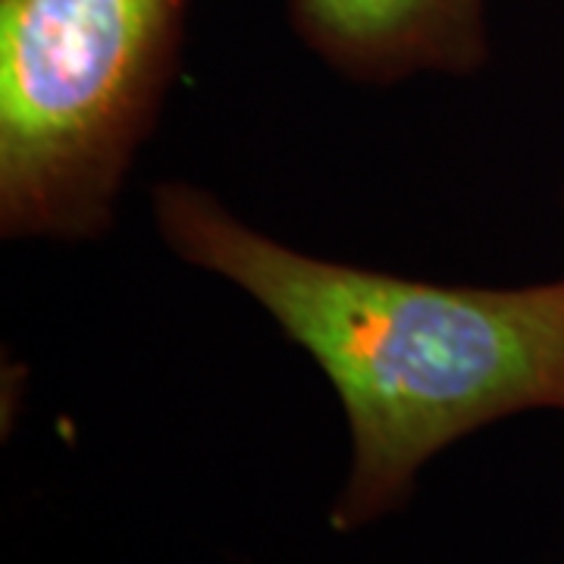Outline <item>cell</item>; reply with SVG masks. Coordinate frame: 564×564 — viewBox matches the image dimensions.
<instances>
[{
  "label": "cell",
  "instance_id": "cell-1",
  "mask_svg": "<svg viewBox=\"0 0 564 564\" xmlns=\"http://www.w3.org/2000/svg\"><path fill=\"white\" fill-rule=\"evenodd\" d=\"M158 220L182 261L245 289L339 392L351 470L329 521L343 533L404 505L455 440L533 408L564 411V280L462 289L321 261L182 182L158 188Z\"/></svg>",
  "mask_w": 564,
  "mask_h": 564
},
{
  "label": "cell",
  "instance_id": "cell-2",
  "mask_svg": "<svg viewBox=\"0 0 564 564\" xmlns=\"http://www.w3.org/2000/svg\"><path fill=\"white\" fill-rule=\"evenodd\" d=\"M188 0H0L3 236L85 239L158 120Z\"/></svg>",
  "mask_w": 564,
  "mask_h": 564
},
{
  "label": "cell",
  "instance_id": "cell-3",
  "mask_svg": "<svg viewBox=\"0 0 564 564\" xmlns=\"http://www.w3.org/2000/svg\"><path fill=\"white\" fill-rule=\"evenodd\" d=\"M289 17L351 79L470 73L486 61L484 0H289Z\"/></svg>",
  "mask_w": 564,
  "mask_h": 564
}]
</instances>
